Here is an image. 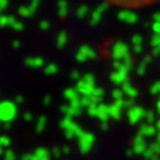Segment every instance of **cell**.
<instances>
[{"instance_id":"1","label":"cell","mask_w":160,"mask_h":160,"mask_svg":"<svg viewBox=\"0 0 160 160\" xmlns=\"http://www.w3.org/2000/svg\"><path fill=\"white\" fill-rule=\"evenodd\" d=\"M103 2L108 5L118 7L122 9H139V8L154 5L160 0H103Z\"/></svg>"},{"instance_id":"2","label":"cell","mask_w":160,"mask_h":160,"mask_svg":"<svg viewBox=\"0 0 160 160\" xmlns=\"http://www.w3.org/2000/svg\"><path fill=\"white\" fill-rule=\"evenodd\" d=\"M95 88H96V86H95V76L91 74V73L83 74L82 79L81 81H78L77 86H76V90L78 91V93L82 95L83 97L91 96Z\"/></svg>"},{"instance_id":"3","label":"cell","mask_w":160,"mask_h":160,"mask_svg":"<svg viewBox=\"0 0 160 160\" xmlns=\"http://www.w3.org/2000/svg\"><path fill=\"white\" fill-rule=\"evenodd\" d=\"M59 126L64 130V132H66V138L67 139H73V138H79L81 136L85 131L82 130V128L79 126V125H77L72 118H69V117H64L62 121H61V124H59Z\"/></svg>"},{"instance_id":"4","label":"cell","mask_w":160,"mask_h":160,"mask_svg":"<svg viewBox=\"0 0 160 160\" xmlns=\"http://www.w3.org/2000/svg\"><path fill=\"white\" fill-rule=\"evenodd\" d=\"M17 113H18V108L15 102L4 101L2 106H0V117H2L4 124H10L17 117Z\"/></svg>"},{"instance_id":"5","label":"cell","mask_w":160,"mask_h":160,"mask_svg":"<svg viewBox=\"0 0 160 160\" xmlns=\"http://www.w3.org/2000/svg\"><path fill=\"white\" fill-rule=\"evenodd\" d=\"M95 144V136L91 132H83L78 138V149L82 154H87L91 151L92 146Z\"/></svg>"},{"instance_id":"6","label":"cell","mask_w":160,"mask_h":160,"mask_svg":"<svg viewBox=\"0 0 160 160\" xmlns=\"http://www.w3.org/2000/svg\"><path fill=\"white\" fill-rule=\"evenodd\" d=\"M146 111L140 106H134L130 110H128V118L132 125H136L140 122L141 118H145Z\"/></svg>"},{"instance_id":"7","label":"cell","mask_w":160,"mask_h":160,"mask_svg":"<svg viewBox=\"0 0 160 160\" xmlns=\"http://www.w3.org/2000/svg\"><path fill=\"white\" fill-rule=\"evenodd\" d=\"M132 150L136 155H142L146 150H148V144L145 141V138L141 135V134H138L135 138H134V141H132Z\"/></svg>"},{"instance_id":"8","label":"cell","mask_w":160,"mask_h":160,"mask_svg":"<svg viewBox=\"0 0 160 160\" xmlns=\"http://www.w3.org/2000/svg\"><path fill=\"white\" fill-rule=\"evenodd\" d=\"M110 79L115 85H125L128 79V72H124L121 69H116L112 74H110Z\"/></svg>"},{"instance_id":"9","label":"cell","mask_w":160,"mask_h":160,"mask_svg":"<svg viewBox=\"0 0 160 160\" xmlns=\"http://www.w3.org/2000/svg\"><path fill=\"white\" fill-rule=\"evenodd\" d=\"M139 134H141L144 138H151V136H156L158 135V130L155 128V125L151 124H144L140 126V131Z\"/></svg>"},{"instance_id":"10","label":"cell","mask_w":160,"mask_h":160,"mask_svg":"<svg viewBox=\"0 0 160 160\" xmlns=\"http://www.w3.org/2000/svg\"><path fill=\"white\" fill-rule=\"evenodd\" d=\"M51 152L44 149V148H39L32 154V160H51Z\"/></svg>"},{"instance_id":"11","label":"cell","mask_w":160,"mask_h":160,"mask_svg":"<svg viewBox=\"0 0 160 160\" xmlns=\"http://www.w3.org/2000/svg\"><path fill=\"white\" fill-rule=\"evenodd\" d=\"M97 118L100 120L101 122L107 121L110 118V111H108V105L105 103H100L97 107Z\"/></svg>"},{"instance_id":"12","label":"cell","mask_w":160,"mask_h":160,"mask_svg":"<svg viewBox=\"0 0 160 160\" xmlns=\"http://www.w3.org/2000/svg\"><path fill=\"white\" fill-rule=\"evenodd\" d=\"M121 90H122L124 95L128 96V98L134 100V98L138 96V90H136L131 83H129V82H126L125 85H122V86H121Z\"/></svg>"},{"instance_id":"13","label":"cell","mask_w":160,"mask_h":160,"mask_svg":"<svg viewBox=\"0 0 160 160\" xmlns=\"http://www.w3.org/2000/svg\"><path fill=\"white\" fill-rule=\"evenodd\" d=\"M61 110H62L63 115H64L66 117H69V118H72V117H74V116H78L79 113H81V111H79V110H76V108L71 107L69 105H64V106H62Z\"/></svg>"},{"instance_id":"14","label":"cell","mask_w":160,"mask_h":160,"mask_svg":"<svg viewBox=\"0 0 160 160\" xmlns=\"http://www.w3.org/2000/svg\"><path fill=\"white\" fill-rule=\"evenodd\" d=\"M108 111H110V117L113 118V120H118V118H121V112L122 110L117 107L115 103L112 105H108Z\"/></svg>"},{"instance_id":"15","label":"cell","mask_w":160,"mask_h":160,"mask_svg":"<svg viewBox=\"0 0 160 160\" xmlns=\"http://www.w3.org/2000/svg\"><path fill=\"white\" fill-rule=\"evenodd\" d=\"M64 97L71 102V101L79 98V93L76 88H67V90H64Z\"/></svg>"},{"instance_id":"16","label":"cell","mask_w":160,"mask_h":160,"mask_svg":"<svg viewBox=\"0 0 160 160\" xmlns=\"http://www.w3.org/2000/svg\"><path fill=\"white\" fill-rule=\"evenodd\" d=\"M46 125H47V117H46V116H41V117L38 118L37 125H35V130H37V132H42V131L44 130Z\"/></svg>"},{"instance_id":"17","label":"cell","mask_w":160,"mask_h":160,"mask_svg":"<svg viewBox=\"0 0 160 160\" xmlns=\"http://www.w3.org/2000/svg\"><path fill=\"white\" fill-rule=\"evenodd\" d=\"M142 156L145 158V160H160L159 159V155L155 151H152L150 148H148V150L142 154Z\"/></svg>"},{"instance_id":"18","label":"cell","mask_w":160,"mask_h":160,"mask_svg":"<svg viewBox=\"0 0 160 160\" xmlns=\"http://www.w3.org/2000/svg\"><path fill=\"white\" fill-rule=\"evenodd\" d=\"M42 63H43V61L39 59V58H32V59H28V61H27V64L30 66V67H34V68L41 67Z\"/></svg>"},{"instance_id":"19","label":"cell","mask_w":160,"mask_h":160,"mask_svg":"<svg viewBox=\"0 0 160 160\" xmlns=\"http://www.w3.org/2000/svg\"><path fill=\"white\" fill-rule=\"evenodd\" d=\"M12 144V140L9 136L7 135H3L2 138H0V145H2V148H9Z\"/></svg>"},{"instance_id":"20","label":"cell","mask_w":160,"mask_h":160,"mask_svg":"<svg viewBox=\"0 0 160 160\" xmlns=\"http://www.w3.org/2000/svg\"><path fill=\"white\" fill-rule=\"evenodd\" d=\"M150 92L155 96H160V81L155 82L151 87H150Z\"/></svg>"},{"instance_id":"21","label":"cell","mask_w":160,"mask_h":160,"mask_svg":"<svg viewBox=\"0 0 160 160\" xmlns=\"http://www.w3.org/2000/svg\"><path fill=\"white\" fill-rule=\"evenodd\" d=\"M124 92H122V90H118V88H116V90H113L112 91V97L115 98V101H117V100H122L124 98Z\"/></svg>"},{"instance_id":"22","label":"cell","mask_w":160,"mask_h":160,"mask_svg":"<svg viewBox=\"0 0 160 160\" xmlns=\"http://www.w3.org/2000/svg\"><path fill=\"white\" fill-rule=\"evenodd\" d=\"M103 95H105V91H103L101 87H96V88L93 90V92H92V95H91V96H93V97H96V98L101 100V98L103 97Z\"/></svg>"},{"instance_id":"23","label":"cell","mask_w":160,"mask_h":160,"mask_svg":"<svg viewBox=\"0 0 160 160\" xmlns=\"http://www.w3.org/2000/svg\"><path fill=\"white\" fill-rule=\"evenodd\" d=\"M145 120H146L148 124H151V125H152V122H156V121H155V113H154L152 111H146Z\"/></svg>"},{"instance_id":"24","label":"cell","mask_w":160,"mask_h":160,"mask_svg":"<svg viewBox=\"0 0 160 160\" xmlns=\"http://www.w3.org/2000/svg\"><path fill=\"white\" fill-rule=\"evenodd\" d=\"M57 71H58V68H57V66H56V64H48V66L46 67V73H47L48 76L56 74V73H57Z\"/></svg>"},{"instance_id":"25","label":"cell","mask_w":160,"mask_h":160,"mask_svg":"<svg viewBox=\"0 0 160 160\" xmlns=\"http://www.w3.org/2000/svg\"><path fill=\"white\" fill-rule=\"evenodd\" d=\"M3 154H4V160H17V155L12 150L4 151Z\"/></svg>"},{"instance_id":"26","label":"cell","mask_w":160,"mask_h":160,"mask_svg":"<svg viewBox=\"0 0 160 160\" xmlns=\"http://www.w3.org/2000/svg\"><path fill=\"white\" fill-rule=\"evenodd\" d=\"M97 107L98 106H91V107H88L87 108V113H88V116H91V117H97Z\"/></svg>"},{"instance_id":"27","label":"cell","mask_w":160,"mask_h":160,"mask_svg":"<svg viewBox=\"0 0 160 160\" xmlns=\"http://www.w3.org/2000/svg\"><path fill=\"white\" fill-rule=\"evenodd\" d=\"M152 151H155L158 155H160V142L159 141H155V142H152L150 146H149Z\"/></svg>"},{"instance_id":"28","label":"cell","mask_w":160,"mask_h":160,"mask_svg":"<svg viewBox=\"0 0 160 160\" xmlns=\"http://www.w3.org/2000/svg\"><path fill=\"white\" fill-rule=\"evenodd\" d=\"M52 155L54 156V158H61V155H63V152H62V149H59V148H54L53 150H52Z\"/></svg>"},{"instance_id":"29","label":"cell","mask_w":160,"mask_h":160,"mask_svg":"<svg viewBox=\"0 0 160 160\" xmlns=\"http://www.w3.org/2000/svg\"><path fill=\"white\" fill-rule=\"evenodd\" d=\"M71 78H72V79H74L76 82H78V81H81V79H82L81 74H79V72H77V71L72 72V74H71Z\"/></svg>"},{"instance_id":"30","label":"cell","mask_w":160,"mask_h":160,"mask_svg":"<svg viewBox=\"0 0 160 160\" xmlns=\"http://www.w3.org/2000/svg\"><path fill=\"white\" fill-rule=\"evenodd\" d=\"M145 68H146V64H145V63H142V64L138 68V74H139V76H142V74L145 73Z\"/></svg>"},{"instance_id":"31","label":"cell","mask_w":160,"mask_h":160,"mask_svg":"<svg viewBox=\"0 0 160 160\" xmlns=\"http://www.w3.org/2000/svg\"><path fill=\"white\" fill-rule=\"evenodd\" d=\"M23 117H24L25 121H32V120H33V115H32L30 112H25Z\"/></svg>"},{"instance_id":"32","label":"cell","mask_w":160,"mask_h":160,"mask_svg":"<svg viewBox=\"0 0 160 160\" xmlns=\"http://www.w3.org/2000/svg\"><path fill=\"white\" fill-rule=\"evenodd\" d=\"M51 102H52V97H51V96H46V97H44V101H43L44 106H48V105H51Z\"/></svg>"},{"instance_id":"33","label":"cell","mask_w":160,"mask_h":160,"mask_svg":"<svg viewBox=\"0 0 160 160\" xmlns=\"http://www.w3.org/2000/svg\"><path fill=\"white\" fill-rule=\"evenodd\" d=\"M23 101H24L23 96H20V95H19V96H17V97H15V103H17V105H20V103H23Z\"/></svg>"},{"instance_id":"34","label":"cell","mask_w":160,"mask_h":160,"mask_svg":"<svg viewBox=\"0 0 160 160\" xmlns=\"http://www.w3.org/2000/svg\"><path fill=\"white\" fill-rule=\"evenodd\" d=\"M62 152H63V155H68L71 152V149L68 146H64V148H62Z\"/></svg>"},{"instance_id":"35","label":"cell","mask_w":160,"mask_h":160,"mask_svg":"<svg viewBox=\"0 0 160 160\" xmlns=\"http://www.w3.org/2000/svg\"><path fill=\"white\" fill-rule=\"evenodd\" d=\"M100 128H101L102 130H107V129H108V124H107V121H103V122H101Z\"/></svg>"},{"instance_id":"36","label":"cell","mask_w":160,"mask_h":160,"mask_svg":"<svg viewBox=\"0 0 160 160\" xmlns=\"http://www.w3.org/2000/svg\"><path fill=\"white\" fill-rule=\"evenodd\" d=\"M22 160H32V154H24L22 156Z\"/></svg>"},{"instance_id":"37","label":"cell","mask_w":160,"mask_h":160,"mask_svg":"<svg viewBox=\"0 0 160 160\" xmlns=\"http://www.w3.org/2000/svg\"><path fill=\"white\" fill-rule=\"evenodd\" d=\"M126 155H128V156H132V155H135V152H134L132 149H129V150L126 151Z\"/></svg>"},{"instance_id":"38","label":"cell","mask_w":160,"mask_h":160,"mask_svg":"<svg viewBox=\"0 0 160 160\" xmlns=\"http://www.w3.org/2000/svg\"><path fill=\"white\" fill-rule=\"evenodd\" d=\"M155 128H156L158 131H160V120H158V121L155 122Z\"/></svg>"},{"instance_id":"39","label":"cell","mask_w":160,"mask_h":160,"mask_svg":"<svg viewBox=\"0 0 160 160\" xmlns=\"http://www.w3.org/2000/svg\"><path fill=\"white\" fill-rule=\"evenodd\" d=\"M156 111H158V113L160 115V100L156 102Z\"/></svg>"},{"instance_id":"40","label":"cell","mask_w":160,"mask_h":160,"mask_svg":"<svg viewBox=\"0 0 160 160\" xmlns=\"http://www.w3.org/2000/svg\"><path fill=\"white\" fill-rule=\"evenodd\" d=\"M156 141L160 142V131H158V135H156Z\"/></svg>"},{"instance_id":"41","label":"cell","mask_w":160,"mask_h":160,"mask_svg":"<svg viewBox=\"0 0 160 160\" xmlns=\"http://www.w3.org/2000/svg\"><path fill=\"white\" fill-rule=\"evenodd\" d=\"M159 100H160V96H159Z\"/></svg>"}]
</instances>
